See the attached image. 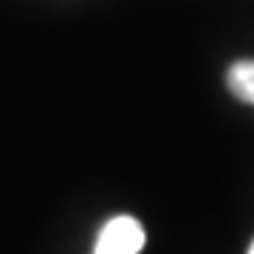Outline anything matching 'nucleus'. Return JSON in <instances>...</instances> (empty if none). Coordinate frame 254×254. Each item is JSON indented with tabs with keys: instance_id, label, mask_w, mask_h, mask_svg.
<instances>
[{
	"instance_id": "obj_1",
	"label": "nucleus",
	"mask_w": 254,
	"mask_h": 254,
	"mask_svg": "<svg viewBox=\"0 0 254 254\" xmlns=\"http://www.w3.org/2000/svg\"><path fill=\"white\" fill-rule=\"evenodd\" d=\"M144 226L130 215H119L102 226L93 254H138L144 249Z\"/></svg>"
},
{
	"instance_id": "obj_2",
	"label": "nucleus",
	"mask_w": 254,
	"mask_h": 254,
	"mask_svg": "<svg viewBox=\"0 0 254 254\" xmlns=\"http://www.w3.org/2000/svg\"><path fill=\"white\" fill-rule=\"evenodd\" d=\"M226 85L240 102L254 105V60H240L226 71Z\"/></svg>"
},
{
	"instance_id": "obj_3",
	"label": "nucleus",
	"mask_w": 254,
	"mask_h": 254,
	"mask_svg": "<svg viewBox=\"0 0 254 254\" xmlns=\"http://www.w3.org/2000/svg\"><path fill=\"white\" fill-rule=\"evenodd\" d=\"M249 254H254V243H252V246H249Z\"/></svg>"
}]
</instances>
